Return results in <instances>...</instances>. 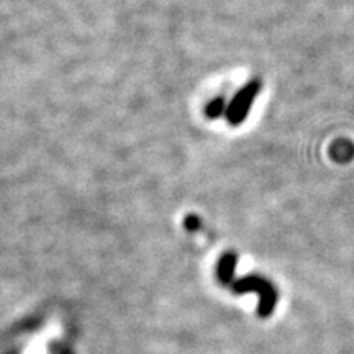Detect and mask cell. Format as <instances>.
<instances>
[{
	"instance_id": "obj_1",
	"label": "cell",
	"mask_w": 354,
	"mask_h": 354,
	"mask_svg": "<svg viewBox=\"0 0 354 354\" xmlns=\"http://www.w3.org/2000/svg\"><path fill=\"white\" fill-rule=\"evenodd\" d=\"M233 290L236 294H245V292H256L259 294V307L258 313L261 318L271 317L277 305V290L274 289V286L268 279L259 277V276H248L243 277L240 281H236L233 284Z\"/></svg>"
},
{
	"instance_id": "obj_3",
	"label": "cell",
	"mask_w": 354,
	"mask_h": 354,
	"mask_svg": "<svg viewBox=\"0 0 354 354\" xmlns=\"http://www.w3.org/2000/svg\"><path fill=\"white\" fill-rule=\"evenodd\" d=\"M236 261H238L236 256H234L233 253L225 254L223 258L220 259L218 277H220V281L223 282V284H230V282H232L234 268H236Z\"/></svg>"
},
{
	"instance_id": "obj_5",
	"label": "cell",
	"mask_w": 354,
	"mask_h": 354,
	"mask_svg": "<svg viewBox=\"0 0 354 354\" xmlns=\"http://www.w3.org/2000/svg\"><path fill=\"white\" fill-rule=\"evenodd\" d=\"M227 104H225L223 99H215L210 102L209 107H207V117L209 118H218L223 113H227Z\"/></svg>"
},
{
	"instance_id": "obj_2",
	"label": "cell",
	"mask_w": 354,
	"mask_h": 354,
	"mask_svg": "<svg viewBox=\"0 0 354 354\" xmlns=\"http://www.w3.org/2000/svg\"><path fill=\"white\" fill-rule=\"evenodd\" d=\"M261 91V81L259 79H253L251 82H248L245 87L234 95L232 104L227 109V120L232 127L241 125L246 120L248 113H250L251 107H253L256 97H258Z\"/></svg>"
},
{
	"instance_id": "obj_6",
	"label": "cell",
	"mask_w": 354,
	"mask_h": 354,
	"mask_svg": "<svg viewBox=\"0 0 354 354\" xmlns=\"http://www.w3.org/2000/svg\"><path fill=\"white\" fill-rule=\"evenodd\" d=\"M187 227L189 228L198 227V218H196V216H189V218H187Z\"/></svg>"
},
{
	"instance_id": "obj_4",
	"label": "cell",
	"mask_w": 354,
	"mask_h": 354,
	"mask_svg": "<svg viewBox=\"0 0 354 354\" xmlns=\"http://www.w3.org/2000/svg\"><path fill=\"white\" fill-rule=\"evenodd\" d=\"M354 154V148L351 143H348V141H342V143H336L333 148H331V156L336 161H349V159L353 158Z\"/></svg>"
}]
</instances>
